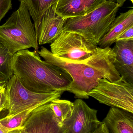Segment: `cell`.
<instances>
[{
    "instance_id": "obj_14",
    "label": "cell",
    "mask_w": 133,
    "mask_h": 133,
    "mask_svg": "<svg viewBox=\"0 0 133 133\" xmlns=\"http://www.w3.org/2000/svg\"><path fill=\"white\" fill-rule=\"evenodd\" d=\"M132 26H133V10L130 9L116 17L108 31L98 45L102 48L111 46L123 32Z\"/></svg>"
},
{
    "instance_id": "obj_1",
    "label": "cell",
    "mask_w": 133,
    "mask_h": 133,
    "mask_svg": "<svg viewBox=\"0 0 133 133\" xmlns=\"http://www.w3.org/2000/svg\"><path fill=\"white\" fill-rule=\"evenodd\" d=\"M37 53L45 62L62 68L69 74L72 82L68 91L74 94L76 98L88 99V93L101 79L114 81L121 78L113 64L115 54L110 47H98L93 55L81 61L56 57L43 46Z\"/></svg>"
},
{
    "instance_id": "obj_10",
    "label": "cell",
    "mask_w": 133,
    "mask_h": 133,
    "mask_svg": "<svg viewBox=\"0 0 133 133\" xmlns=\"http://www.w3.org/2000/svg\"><path fill=\"white\" fill-rule=\"evenodd\" d=\"M56 4L50 7L42 16L36 34L39 45L52 43L63 31L65 19L55 13Z\"/></svg>"
},
{
    "instance_id": "obj_24",
    "label": "cell",
    "mask_w": 133,
    "mask_h": 133,
    "mask_svg": "<svg viewBox=\"0 0 133 133\" xmlns=\"http://www.w3.org/2000/svg\"><path fill=\"white\" fill-rule=\"evenodd\" d=\"M115 1H116V3L119 5V8H120L123 5V4L125 2L126 0H115ZM130 1H131L132 3H133V0H130Z\"/></svg>"
},
{
    "instance_id": "obj_3",
    "label": "cell",
    "mask_w": 133,
    "mask_h": 133,
    "mask_svg": "<svg viewBox=\"0 0 133 133\" xmlns=\"http://www.w3.org/2000/svg\"><path fill=\"white\" fill-rule=\"evenodd\" d=\"M119 8L116 2L107 0L90 13L65 19L63 31L77 33L98 46L115 19Z\"/></svg>"
},
{
    "instance_id": "obj_20",
    "label": "cell",
    "mask_w": 133,
    "mask_h": 133,
    "mask_svg": "<svg viewBox=\"0 0 133 133\" xmlns=\"http://www.w3.org/2000/svg\"><path fill=\"white\" fill-rule=\"evenodd\" d=\"M133 40V26L128 28L117 38V41Z\"/></svg>"
},
{
    "instance_id": "obj_16",
    "label": "cell",
    "mask_w": 133,
    "mask_h": 133,
    "mask_svg": "<svg viewBox=\"0 0 133 133\" xmlns=\"http://www.w3.org/2000/svg\"><path fill=\"white\" fill-rule=\"evenodd\" d=\"M35 109L25 110L15 115L10 116H6L0 119V127L5 133L14 130L23 128L24 123Z\"/></svg>"
},
{
    "instance_id": "obj_18",
    "label": "cell",
    "mask_w": 133,
    "mask_h": 133,
    "mask_svg": "<svg viewBox=\"0 0 133 133\" xmlns=\"http://www.w3.org/2000/svg\"><path fill=\"white\" fill-rule=\"evenodd\" d=\"M13 55L0 42V81L6 82L13 75Z\"/></svg>"
},
{
    "instance_id": "obj_27",
    "label": "cell",
    "mask_w": 133,
    "mask_h": 133,
    "mask_svg": "<svg viewBox=\"0 0 133 133\" xmlns=\"http://www.w3.org/2000/svg\"><path fill=\"white\" fill-rule=\"evenodd\" d=\"M108 1H114V2H115V0H108Z\"/></svg>"
},
{
    "instance_id": "obj_11",
    "label": "cell",
    "mask_w": 133,
    "mask_h": 133,
    "mask_svg": "<svg viewBox=\"0 0 133 133\" xmlns=\"http://www.w3.org/2000/svg\"><path fill=\"white\" fill-rule=\"evenodd\" d=\"M112 49L116 71L125 80L133 84V40L117 41Z\"/></svg>"
},
{
    "instance_id": "obj_13",
    "label": "cell",
    "mask_w": 133,
    "mask_h": 133,
    "mask_svg": "<svg viewBox=\"0 0 133 133\" xmlns=\"http://www.w3.org/2000/svg\"><path fill=\"white\" fill-rule=\"evenodd\" d=\"M109 133H133V113L111 108L102 121Z\"/></svg>"
},
{
    "instance_id": "obj_12",
    "label": "cell",
    "mask_w": 133,
    "mask_h": 133,
    "mask_svg": "<svg viewBox=\"0 0 133 133\" xmlns=\"http://www.w3.org/2000/svg\"><path fill=\"white\" fill-rule=\"evenodd\" d=\"M107 0H59L55 12L65 19L84 15L98 8Z\"/></svg>"
},
{
    "instance_id": "obj_19",
    "label": "cell",
    "mask_w": 133,
    "mask_h": 133,
    "mask_svg": "<svg viewBox=\"0 0 133 133\" xmlns=\"http://www.w3.org/2000/svg\"><path fill=\"white\" fill-rule=\"evenodd\" d=\"M11 7V0H0V22Z\"/></svg>"
},
{
    "instance_id": "obj_8",
    "label": "cell",
    "mask_w": 133,
    "mask_h": 133,
    "mask_svg": "<svg viewBox=\"0 0 133 133\" xmlns=\"http://www.w3.org/2000/svg\"><path fill=\"white\" fill-rule=\"evenodd\" d=\"M73 104L72 115L62 124L65 133H92L102 123L98 119L97 110L80 98Z\"/></svg>"
},
{
    "instance_id": "obj_17",
    "label": "cell",
    "mask_w": 133,
    "mask_h": 133,
    "mask_svg": "<svg viewBox=\"0 0 133 133\" xmlns=\"http://www.w3.org/2000/svg\"><path fill=\"white\" fill-rule=\"evenodd\" d=\"M50 105L57 122L62 127L64 121L72 115L73 108V103L68 100L58 98L50 102Z\"/></svg>"
},
{
    "instance_id": "obj_9",
    "label": "cell",
    "mask_w": 133,
    "mask_h": 133,
    "mask_svg": "<svg viewBox=\"0 0 133 133\" xmlns=\"http://www.w3.org/2000/svg\"><path fill=\"white\" fill-rule=\"evenodd\" d=\"M23 127L27 133H65L57 122L50 102L34 109Z\"/></svg>"
},
{
    "instance_id": "obj_6",
    "label": "cell",
    "mask_w": 133,
    "mask_h": 133,
    "mask_svg": "<svg viewBox=\"0 0 133 133\" xmlns=\"http://www.w3.org/2000/svg\"><path fill=\"white\" fill-rule=\"evenodd\" d=\"M88 95L100 103L133 113V84L122 77L114 81L101 79Z\"/></svg>"
},
{
    "instance_id": "obj_21",
    "label": "cell",
    "mask_w": 133,
    "mask_h": 133,
    "mask_svg": "<svg viewBox=\"0 0 133 133\" xmlns=\"http://www.w3.org/2000/svg\"><path fill=\"white\" fill-rule=\"evenodd\" d=\"M7 109V100L5 94V87L0 89V113Z\"/></svg>"
},
{
    "instance_id": "obj_25",
    "label": "cell",
    "mask_w": 133,
    "mask_h": 133,
    "mask_svg": "<svg viewBox=\"0 0 133 133\" xmlns=\"http://www.w3.org/2000/svg\"><path fill=\"white\" fill-rule=\"evenodd\" d=\"M6 86V82L0 81V89L2 88L5 87Z\"/></svg>"
},
{
    "instance_id": "obj_22",
    "label": "cell",
    "mask_w": 133,
    "mask_h": 133,
    "mask_svg": "<svg viewBox=\"0 0 133 133\" xmlns=\"http://www.w3.org/2000/svg\"><path fill=\"white\" fill-rule=\"evenodd\" d=\"M92 133H109L105 124L102 122L100 125Z\"/></svg>"
},
{
    "instance_id": "obj_5",
    "label": "cell",
    "mask_w": 133,
    "mask_h": 133,
    "mask_svg": "<svg viewBox=\"0 0 133 133\" xmlns=\"http://www.w3.org/2000/svg\"><path fill=\"white\" fill-rule=\"evenodd\" d=\"M63 93L61 91L45 93L33 92L26 88L17 77L13 75L6 81L7 116L36 108L55 99L60 98Z\"/></svg>"
},
{
    "instance_id": "obj_26",
    "label": "cell",
    "mask_w": 133,
    "mask_h": 133,
    "mask_svg": "<svg viewBox=\"0 0 133 133\" xmlns=\"http://www.w3.org/2000/svg\"><path fill=\"white\" fill-rule=\"evenodd\" d=\"M0 133H5L1 127H0Z\"/></svg>"
},
{
    "instance_id": "obj_4",
    "label": "cell",
    "mask_w": 133,
    "mask_h": 133,
    "mask_svg": "<svg viewBox=\"0 0 133 133\" xmlns=\"http://www.w3.org/2000/svg\"><path fill=\"white\" fill-rule=\"evenodd\" d=\"M20 2L18 9L0 26V42L12 55L30 48L38 51L34 24L26 5Z\"/></svg>"
},
{
    "instance_id": "obj_7",
    "label": "cell",
    "mask_w": 133,
    "mask_h": 133,
    "mask_svg": "<svg viewBox=\"0 0 133 133\" xmlns=\"http://www.w3.org/2000/svg\"><path fill=\"white\" fill-rule=\"evenodd\" d=\"M97 45L75 32L63 31L51 43V52L56 57L74 61H81L95 52Z\"/></svg>"
},
{
    "instance_id": "obj_2",
    "label": "cell",
    "mask_w": 133,
    "mask_h": 133,
    "mask_svg": "<svg viewBox=\"0 0 133 133\" xmlns=\"http://www.w3.org/2000/svg\"><path fill=\"white\" fill-rule=\"evenodd\" d=\"M13 75L28 90L37 93L68 91L72 79L65 70L41 60L37 51H20L13 55Z\"/></svg>"
},
{
    "instance_id": "obj_15",
    "label": "cell",
    "mask_w": 133,
    "mask_h": 133,
    "mask_svg": "<svg viewBox=\"0 0 133 133\" xmlns=\"http://www.w3.org/2000/svg\"><path fill=\"white\" fill-rule=\"evenodd\" d=\"M27 8L34 22L36 35L42 16L45 12L59 0H20Z\"/></svg>"
},
{
    "instance_id": "obj_23",
    "label": "cell",
    "mask_w": 133,
    "mask_h": 133,
    "mask_svg": "<svg viewBox=\"0 0 133 133\" xmlns=\"http://www.w3.org/2000/svg\"><path fill=\"white\" fill-rule=\"evenodd\" d=\"M7 133H27L24 128L22 129H17L11 131H9Z\"/></svg>"
}]
</instances>
